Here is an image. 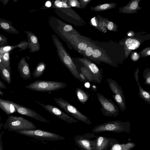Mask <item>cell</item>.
<instances>
[{"instance_id": "cell-27", "label": "cell", "mask_w": 150, "mask_h": 150, "mask_svg": "<svg viewBox=\"0 0 150 150\" xmlns=\"http://www.w3.org/2000/svg\"><path fill=\"white\" fill-rule=\"evenodd\" d=\"M68 0H57L54 3L53 7L57 8H70L68 4Z\"/></svg>"}, {"instance_id": "cell-25", "label": "cell", "mask_w": 150, "mask_h": 150, "mask_svg": "<svg viewBox=\"0 0 150 150\" xmlns=\"http://www.w3.org/2000/svg\"><path fill=\"white\" fill-rule=\"evenodd\" d=\"M125 44L129 50H135L139 47L140 43L137 40L132 38H128L125 41Z\"/></svg>"}, {"instance_id": "cell-28", "label": "cell", "mask_w": 150, "mask_h": 150, "mask_svg": "<svg viewBox=\"0 0 150 150\" xmlns=\"http://www.w3.org/2000/svg\"><path fill=\"white\" fill-rule=\"evenodd\" d=\"M62 32L74 35H79V33L71 25L66 24L63 27Z\"/></svg>"}, {"instance_id": "cell-1", "label": "cell", "mask_w": 150, "mask_h": 150, "mask_svg": "<svg viewBox=\"0 0 150 150\" xmlns=\"http://www.w3.org/2000/svg\"><path fill=\"white\" fill-rule=\"evenodd\" d=\"M52 36L58 55L62 63L68 69L75 79L82 82L76 65L62 43L56 35H52Z\"/></svg>"}, {"instance_id": "cell-39", "label": "cell", "mask_w": 150, "mask_h": 150, "mask_svg": "<svg viewBox=\"0 0 150 150\" xmlns=\"http://www.w3.org/2000/svg\"><path fill=\"white\" fill-rule=\"evenodd\" d=\"M110 6V5L109 4H106L101 5L99 8L101 9L104 10L107 9Z\"/></svg>"}, {"instance_id": "cell-42", "label": "cell", "mask_w": 150, "mask_h": 150, "mask_svg": "<svg viewBox=\"0 0 150 150\" xmlns=\"http://www.w3.org/2000/svg\"><path fill=\"white\" fill-rule=\"evenodd\" d=\"M9 0H1L0 1L2 2L3 4L6 5L9 1Z\"/></svg>"}, {"instance_id": "cell-23", "label": "cell", "mask_w": 150, "mask_h": 150, "mask_svg": "<svg viewBox=\"0 0 150 150\" xmlns=\"http://www.w3.org/2000/svg\"><path fill=\"white\" fill-rule=\"evenodd\" d=\"M46 67V65L44 62H39L32 73L33 77L34 78H37L41 76L44 72Z\"/></svg>"}, {"instance_id": "cell-33", "label": "cell", "mask_w": 150, "mask_h": 150, "mask_svg": "<svg viewBox=\"0 0 150 150\" xmlns=\"http://www.w3.org/2000/svg\"><path fill=\"white\" fill-rule=\"evenodd\" d=\"M28 41H21L19 44L16 45V47L20 48L21 50L19 51L25 50L27 47Z\"/></svg>"}, {"instance_id": "cell-15", "label": "cell", "mask_w": 150, "mask_h": 150, "mask_svg": "<svg viewBox=\"0 0 150 150\" xmlns=\"http://www.w3.org/2000/svg\"><path fill=\"white\" fill-rule=\"evenodd\" d=\"M18 70L20 76L24 80L30 79L31 73L28 63L26 61V58L22 57L20 60L17 66Z\"/></svg>"}, {"instance_id": "cell-6", "label": "cell", "mask_w": 150, "mask_h": 150, "mask_svg": "<svg viewBox=\"0 0 150 150\" xmlns=\"http://www.w3.org/2000/svg\"><path fill=\"white\" fill-rule=\"evenodd\" d=\"M16 132L26 136L41 139L57 141L65 139L63 137L56 133L40 129L20 130Z\"/></svg>"}, {"instance_id": "cell-43", "label": "cell", "mask_w": 150, "mask_h": 150, "mask_svg": "<svg viewBox=\"0 0 150 150\" xmlns=\"http://www.w3.org/2000/svg\"><path fill=\"white\" fill-rule=\"evenodd\" d=\"M51 5V3L50 1H47L45 3V6L47 7H50Z\"/></svg>"}, {"instance_id": "cell-46", "label": "cell", "mask_w": 150, "mask_h": 150, "mask_svg": "<svg viewBox=\"0 0 150 150\" xmlns=\"http://www.w3.org/2000/svg\"><path fill=\"white\" fill-rule=\"evenodd\" d=\"M4 94V93L1 92L0 90V95H1V96H3V95Z\"/></svg>"}, {"instance_id": "cell-18", "label": "cell", "mask_w": 150, "mask_h": 150, "mask_svg": "<svg viewBox=\"0 0 150 150\" xmlns=\"http://www.w3.org/2000/svg\"><path fill=\"white\" fill-rule=\"evenodd\" d=\"M11 22L4 19L0 18V29L6 32L13 34L19 33V32L12 25Z\"/></svg>"}, {"instance_id": "cell-16", "label": "cell", "mask_w": 150, "mask_h": 150, "mask_svg": "<svg viewBox=\"0 0 150 150\" xmlns=\"http://www.w3.org/2000/svg\"><path fill=\"white\" fill-rule=\"evenodd\" d=\"M27 35L28 45L27 48L30 52H35L39 51L40 46L38 38L35 35L29 31H24Z\"/></svg>"}, {"instance_id": "cell-24", "label": "cell", "mask_w": 150, "mask_h": 150, "mask_svg": "<svg viewBox=\"0 0 150 150\" xmlns=\"http://www.w3.org/2000/svg\"><path fill=\"white\" fill-rule=\"evenodd\" d=\"M0 59L2 64L11 73L10 61V52L0 53Z\"/></svg>"}, {"instance_id": "cell-8", "label": "cell", "mask_w": 150, "mask_h": 150, "mask_svg": "<svg viewBox=\"0 0 150 150\" xmlns=\"http://www.w3.org/2000/svg\"><path fill=\"white\" fill-rule=\"evenodd\" d=\"M107 81L112 91V97L122 112L126 110L125 98L122 89L117 81L112 79L108 78Z\"/></svg>"}, {"instance_id": "cell-48", "label": "cell", "mask_w": 150, "mask_h": 150, "mask_svg": "<svg viewBox=\"0 0 150 150\" xmlns=\"http://www.w3.org/2000/svg\"><path fill=\"white\" fill-rule=\"evenodd\" d=\"M18 1V0H14L13 1L15 2H17V1Z\"/></svg>"}, {"instance_id": "cell-9", "label": "cell", "mask_w": 150, "mask_h": 150, "mask_svg": "<svg viewBox=\"0 0 150 150\" xmlns=\"http://www.w3.org/2000/svg\"><path fill=\"white\" fill-rule=\"evenodd\" d=\"M4 100L12 104L15 108L17 112L21 115L30 117L42 122L50 123L49 121L31 109L8 100Z\"/></svg>"}, {"instance_id": "cell-36", "label": "cell", "mask_w": 150, "mask_h": 150, "mask_svg": "<svg viewBox=\"0 0 150 150\" xmlns=\"http://www.w3.org/2000/svg\"><path fill=\"white\" fill-rule=\"evenodd\" d=\"M81 8H83L85 6L88 4L90 1V0H80L79 1Z\"/></svg>"}, {"instance_id": "cell-38", "label": "cell", "mask_w": 150, "mask_h": 150, "mask_svg": "<svg viewBox=\"0 0 150 150\" xmlns=\"http://www.w3.org/2000/svg\"><path fill=\"white\" fill-rule=\"evenodd\" d=\"M5 131H2L0 133V150H3V144L2 142V136Z\"/></svg>"}, {"instance_id": "cell-2", "label": "cell", "mask_w": 150, "mask_h": 150, "mask_svg": "<svg viewBox=\"0 0 150 150\" xmlns=\"http://www.w3.org/2000/svg\"><path fill=\"white\" fill-rule=\"evenodd\" d=\"M5 129L10 132L35 129L37 127L32 122L21 116L9 115L4 125Z\"/></svg>"}, {"instance_id": "cell-41", "label": "cell", "mask_w": 150, "mask_h": 150, "mask_svg": "<svg viewBox=\"0 0 150 150\" xmlns=\"http://www.w3.org/2000/svg\"><path fill=\"white\" fill-rule=\"evenodd\" d=\"M0 88L1 89H6L7 87L4 83L0 80Z\"/></svg>"}, {"instance_id": "cell-31", "label": "cell", "mask_w": 150, "mask_h": 150, "mask_svg": "<svg viewBox=\"0 0 150 150\" xmlns=\"http://www.w3.org/2000/svg\"><path fill=\"white\" fill-rule=\"evenodd\" d=\"M67 4L71 7H72L78 8H81L80 3L77 0H68Z\"/></svg>"}, {"instance_id": "cell-30", "label": "cell", "mask_w": 150, "mask_h": 150, "mask_svg": "<svg viewBox=\"0 0 150 150\" xmlns=\"http://www.w3.org/2000/svg\"><path fill=\"white\" fill-rule=\"evenodd\" d=\"M16 45L14 46H6L0 47V53L10 52L14 48H16Z\"/></svg>"}, {"instance_id": "cell-35", "label": "cell", "mask_w": 150, "mask_h": 150, "mask_svg": "<svg viewBox=\"0 0 150 150\" xmlns=\"http://www.w3.org/2000/svg\"><path fill=\"white\" fill-rule=\"evenodd\" d=\"M101 55V52L100 50L98 49H95L93 50V53L92 55L93 57L96 58L99 57Z\"/></svg>"}, {"instance_id": "cell-49", "label": "cell", "mask_w": 150, "mask_h": 150, "mask_svg": "<svg viewBox=\"0 0 150 150\" xmlns=\"http://www.w3.org/2000/svg\"><path fill=\"white\" fill-rule=\"evenodd\" d=\"M75 150H77V149H75Z\"/></svg>"}, {"instance_id": "cell-13", "label": "cell", "mask_w": 150, "mask_h": 150, "mask_svg": "<svg viewBox=\"0 0 150 150\" xmlns=\"http://www.w3.org/2000/svg\"><path fill=\"white\" fill-rule=\"evenodd\" d=\"M93 133H87L78 135L74 138L76 144L82 150H93L91 139L96 137Z\"/></svg>"}, {"instance_id": "cell-19", "label": "cell", "mask_w": 150, "mask_h": 150, "mask_svg": "<svg viewBox=\"0 0 150 150\" xmlns=\"http://www.w3.org/2000/svg\"><path fill=\"white\" fill-rule=\"evenodd\" d=\"M0 108L8 116L16 111V109L11 104L0 98Z\"/></svg>"}, {"instance_id": "cell-3", "label": "cell", "mask_w": 150, "mask_h": 150, "mask_svg": "<svg viewBox=\"0 0 150 150\" xmlns=\"http://www.w3.org/2000/svg\"><path fill=\"white\" fill-rule=\"evenodd\" d=\"M130 123L129 121L122 122L119 120L108 122L95 127L92 130L94 133L105 131L116 133L125 132L128 133L131 132Z\"/></svg>"}, {"instance_id": "cell-37", "label": "cell", "mask_w": 150, "mask_h": 150, "mask_svg": "<svg viewBox=\"0 0 150 150\" xmlns=\"http://www.w3.org/2000/svg\"><path fill=\"white\" fill-rule=\"evenodd\" d=\"M138 6V2L136 1H134L130 4V8L132 10L135 9Z\"/></svg>"}, {"instance_id": "cell-34", "label": "cell", "mask_w": 150, "mask_h": 150, "mask_svg": "<svg viewBox=\"0 0 150 150\" xmlns=\"http://www.w3.org/2000/svg\"><path fill=\"white\" fill-rule=\"evenodd\" d=\"M93 50L92 48L90 46L87 47L86 50L85 51L84 54L87 57L91 56L93 53Z\"/></svg>"}, {"instance_id": "cell-29", "label": "cell", "mask_w": 150, "mask_h": 150, "mask_svg": "<svg viewBox=\"0 0 150 150\" xmlns=\"http://www.w3.org/2000/svg\"><path fill=\"white\" fill-rule=\"evenodd\" d=\"M143 76L145 80L144 84L150 85V69L147 68L143 72Z\"/></svg>"}, {"instance_id": "cell-45", "label": "cell", "mask_w": 150, "mask_h": 150, "mask_svg": "<svg viewBox=\"0 0 150 150\" xmlns=\"http://www.w3.org/2000/svg\"><path fill=\"white\" fill-rule=\"evenodd\" d=\"M85 86L86 87L88 88L90 87V84L88 83H86L85 84Z\"/></svg>"}, {"instance_id": "cell-14", "label": "cell", "mask_w": 150, "mask_h": 150, "mask_svg": "<svg viewBox=\"0 0 150 150\" xmlns=\"http://www.w3.org/2000/svg\"><path fill=\"white\" fill-rule=\"evenodd\" d=\"M79 60L90 70L93 76V81L100 83L102 79V71L94 64L85 58H79Z\"/></svg>"}, {"instance_id": "cell-17", "label": "cell", "mask_w": 150, "mask_h": 150, "mask_svg": "<svg viewBox=\"0 0 150 150\" xmlns=\"http://www.w3.org/2000/svg\"><path fill=\"white\" fill-rule=\"evenodd\" d=\"M139 68H137L134 73L135 80L139 87V95L141 98L147 103L150 104V93L144 90L140 84L139 81Z\"/></svg>"}, {"instance_id": "cell-20", "label": "cell", "mask_w": 150, "mask_h": 150, "mask_svg": "<svg viewBox=\"0 0 150 150\" xmlns=\"http://www.w3.org/2000/svg\"><path fill=\"white\" fill-rule=\"evenodd\" d=\"M75 93L78 100L83 104L85 105L90 96L87 92L80 88H77L75 90Z\"/></svg>"}, {"instance_id": "cell-44", "label": "cell", "mask_w": 150, "mask_h": 150, "mask_svg": "<svg viewBox=\"0 0 150 150\" xmlns=\"http://www.w3.org/2000/svg\"><path fill=\"white\" fill-rule=\"evenodd\" d=\"M1 115H0V130L1 129L2 127H3L4 124L3 123H1Z\"/></svg>"}, {"instance_id": "cell-11", "label": "cell", "mask_w": 150, "mask_h": 150, "mask_svg": "<svg viewBox=\"0 0 150 150\" xmlns=\"http://www.w3.org/2000/svg\"><path fill=\"white\" fill-rule=\"evenodd\" d=\"M62 34L73 46L78 52L84 54L88 47V44L79 35H74L62 32Z\"/></svg>"}, {"instance_id": "cell-22", "label": "cell", "mask_w": 150, "mask_h": 150, "mask_svg": "<svg viewBox=\"0 0 150 150\" xmlns=\"http://www.w3.org/2000/svg\"><path fill=\"white\" fill-rule=\"evenodd\" d=\"M0 74L2 79L8 84L11 82V73L1 63L0 59Z\"/></svg>"}, {"instance_id": "cell-10", "label": "cell", "mask_w": 150, "mask_h": 150, "mask_svg": "<svg viewBox=\"0 0 150 150\" xmlns=\"http://www.w3.org/2000/svg\"><path fill=\"white\" fill-rule=\"evenodd\" d=\"M93 150H108L115 144L119 143L115 139L107 138L103 136H97L94 140H91Z\"/></svg>"}, {"instance_id": "cell-7", "label": "cell", "mask_w": 150, "mask_h": 150, "mask_svg": "<svg viewBox=\"0 0 150 150\" xmlns=\"http://www.w3.org/2000/svg\"><path fill=\"white\" fill-rule=\"evenodd\" d=\"M96 95L101 106L100 111L103 115L115 117L118 115L119 109L113 102L99 93H97Z\"/></svg>"}, {"instance_id": "cell-4", "label": "cell", "mask_w": 150, "mask_h": 150, "mask_svg": "<svg viewBox=\"0 0 150 150\" xmlns=\"http://www.w3.org/2000/svg\"><path fill=\"white\" fill-rule=\"evenodd\" d=\"M67 84L60 81L37 80L25 86L32 90L40 92H51L64 88Z\"/></svg>"}, {"instance_id": "cell-32", "label": "cell", "mask_w": 150, "mask_h": 150, "mask_svg": "<svg viewBox=\"0 0 150 150\" xmlns=\"http://www.w3.org/2000/svg\"><path fill=\"white\" fill-rule=\"evenodd\" d=\"M8 39L5 35L0 34V47L8 46Z\"/></svg>"}, {"instance_id": "cell-40", "label": "cell", "mask_w": 150, "mask_h": 150, "mask_svg": "<svg viewBox=\"0 0 150 150\" xmlns=\"http://www.w3.org/2000/svg\"><path fill=\"white\" fill-rule=\"evenodd\" d=\"M113 27V23L112 22H110L108 23V28L110 30H111Z\"/></svg>"}, {"instance_id": "cell-47", "label": "cell", "mask_w": 150, "mask_h": 150, "mask_svg": "<svg viewBox=\"0 0 150 150\" xmlns=\"http://www.w3.org/2000/svg\"><path fill=\"white\" fill-rule=\"evenodd\" d=\"M147 54L149 55H150V50H149L147 51Z\"/></svg>"}, {"instance_id": "cell-26", "label": "cell", "mask_w": 150, "mask_h": 150, "mask_svg": "<svg viewBox=\"0 0 150 150\" xmlns=\"http://www.w3.org/2000/svg\"><path fill=\"white\" fill-rule=\"evenodd\" d=\"M79 72L81 73L87 80L90 82L93 81V76L89 69L86 66H84L81 67L80 71Z\"/></svg>"}, {"instance_id": "cell-12", "label": "cell", "mask_w": 150, "mask_h": 150, "mask_svg": "<svg viewBox=\"0 0 150 150\" xmlns=\"http://www.w3.org/2000/svg\"><path fill=\"white\" fill-rule=\"evenodd\" d=\"M36 102L50 113L69 124L78 122L73 117L65 113L58 107L50 104H44L37 101Z\"/></svg>"}, {"instance_id": "cell-5", "label": "cell", "mask_w": 150, "mask_h": 150, "mask_svg": "<svg viewBox=\"0 0 150 150\" xmlns=\"http://www.w3.org/2000/svg\"><path fill=\"white\" fill-rule=\"evenodd\" d=\"M54 99L57 104L68 114L87 124H91V121L86 116L65 100L60 97L55 98Z\"/></svg>"}, {"instance_id": "cell-21", "label": "cell", "mask_w": 150, "mask_h": 150, "mask_svg": "<svg viewBox=\"0 0 150 150\" xmlns=\"http://www.w3.org/2000/svg\"><path fill=\"white\" fill-rule=\"evenodd\" d=\"M136 146L134 143L129 142L126 143L116 144L108 150H132Z\"/></svg>"}]
</instances>
